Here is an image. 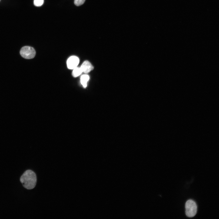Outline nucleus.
<instances>
[{"mask_svg": "<svg viewBox=\"0 0 219 219\" xmlns=\"http://www.w3.org/2000/svg\"><path fill=\"white\" fill-rule=\"evenodd\" d=\"M36 180V174L30 170L25 171L20 178V181L23 187L29 189H33L35 186Z\"/></svg>", "mask_w": 219, "mask_h": 219, "instance_id": "obj_1", "label": "nucleus"}, {"mask_svg": "<svg viewBox=\"0 0 219 219\" xmlns=\"http://www.w3.org/2000/svg\"></svg>", "mask_w": 219, "mask_h": 219, "instance_id": "obj_10", "label": "nucleus"}, {"mask_svg": "<svg viewBox=\"0 0 219 219\" xmlns=\"http://www.w3.org/2000/svg\"><path fill=\"white\" fill-rule=\"evenodd\" d=\"M186 214L190 217L194 216L196 214L197 206L196 203L191 200H188L185 204Z\"/></svg>", "mask_w": 219, "mask_h": 219, "instance_id": "obj_2", "label": "nucleus"}, {"mask_svg": "<svg viewBox=\"0 0 219 219\" xmlns=\"http://www.w3.org/2000/svg\"><path fill=\"white\" fill-rule=\"evenodd\" d=\"M78 58L75 56H71L70 57L67 61V65L68 68L73 69L77 67L79 63Z\"/></svg>", "mask_w": 219, "mask_h": 219, "instance_id": "obj_4", "label": "nucleus"}, {"mask_svg": "<svg viewBox=\"0 0 219 219\" xmlns=\"http://www.w3.org/2000/svg\"><path fill=\"white\" fill-rule=\"evenodd\" d=\"M82 72L88 73L93 70L94 67L91 63L88 61H84L80 67Z\"/></svg>", "mask_w": 219, "mask_h": 219, "instance_id": "obj_5", "label": "nucleus"}, {"mask_svg": "<svg viewBox=\"0 0 219 219\" xmlns=\"http://www.w3.org/2000/svg\"><path fill=\"white\" fill-rule=\"evenodd\" d=\"M73 69L72 75L74 77H78L82 72L80 68L78 67H77Z\"/></svg>", "mask_w": 219, "mask_h": 219, "instance_id": "obj_7", "label": "nucleus"}, {"mask_svg": "<svg viewBox=\"0 0 219 219\" xmlns=\"http://www.w3.org/2000/svg\"><path fill=\"white\" fill-rule=\"evenodd\" d=\"M20 54L23 58L26 59H31L35 57L36 51L33 47L25 46L21 48L20 51Z\"/></svg>", "mask_w": 219, "mask_h": 219, "instance_id": "obj_3", "label": "nucleus"}, {"mask_svg": "<svg viewBox=\"0 0 219 219\" xmlns=\"http://www.w3.org/2000/svg\"><path fill=\"white\" fill-rule=\"evenodd\" d=\"M85 0H74V4L76 5L79 6L83 4Z\"/></svg>", "mask_w": 219, "mask_h": 219, "instance_id": "obj_9", "label": "nucleus"}, {"mask_svg": "<svg viewBox=\"0 0 219 219\" xmlns=\"http://www.w3.org/2000/svg\"><path fill=\"white\" fill-rule=\"evenodd\" d=\"M44 0H34V5L36 6H40L43 3Z\"/></svg>", "mask_w": 219, "mask_h": 219, "instance_id": "obj_8", "label": "nucleus"}, {"mask_svg": "<svg viewBox=\"0 0 219 219\" xmlns=\"http://www.w3.org/2000/svg\"><path fill=\"white\" fill-rule=\"evenodd\" d=\"M89 79V76L87 75H82L81 77V83L84 88H86L87 85V82Z\"/></svg>", "mask_w": 219, "mask_h": 219, "instance_id": "obj_6", "label": "nucleus"}]
</instances>
